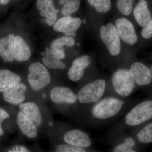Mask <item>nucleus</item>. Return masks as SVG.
Listing matches in <instances>:
<instances>
[{
  "instance_id": "obj_1",
  "label": "nucleus",
  "mask_w": 152,
  "mask_h": 152,
  "mask_svg": "<svg viewBox=\"0 0 152 152\" xmlns=\"http://www.w3.org/2000/svg\"><path fill=\"white\" fill-rule=\"evenodd\" d=\"M137 102L106 95L99 101L90 105L89 118L91 124L96 127L106 126L123 116Z\"/></svg>"
},
{
  "instance_id": "obj_2",
  "label": "nucleus",
  "mask_w": 152,
  "mask_h": 152,
  "mask_svg": "<svg viewBox=\"0 0 152 152\" xmlns=\"http://www.w3.org/2000/svg\"><path fill=\"white\" fill-rule=\"evenodd\" d=\"M152 120V95L140 102H137L129 109L122 118L110 131L113 136L132 129Z\"/></svg>"
},
{
  "instance_id": "obj_3",
  "label": "nucleus",
  "mask_w": 152,
  "mask_h": 152,
  "mask_svg": "<svg viewBox=\"0 0 152 152\" xmlns=\"http://www.w3.org/2000/svg\"><path fill=\"white\" fill-rule=\"evenodd\" d=\"M108 83L106 95H111L123 99L129 98L137 88L129 72L124 68L118 69L112 74Z\"/></svg>"
},
{
  "instance_id": "obj_4",
  "label": "nucleus",
  "mask_w": 152,
  "mask_h": 152,
  "mask_svg": "<svg viewBox=\"0 0 152 152\" xmlns=\"http://www.w3.org/2000/svg\"><path fill=\"white\" fill-rule=\"evenodd\" d=\"M108 82L106 79L99 78L85 84L79 90L77 101L82 104L90 105L96 103L106 95Z\"/></svg>"
},
{
  "instance_id": "obj_5",
  "label": "nucleus",
  "mask_w": 152,
  "mask_h": 152,
  "mask_svg": "<svg viewBox=\"0 0 152 152\" xmlns=\"http://www.w3.org/2000/svg\"><path fill=\"white\" fill-rule=\"evenodd\" d=\"M137 88H141L149 96L152 95V73L151 68L145 64L136 61L129 69Z\"/></svg>"
},
{
  "instance_id": "obj_6",
  "label": "nucleus",
  "mask_w": 152,
  "mask_h": 152,
  "mask_svg": "<svg viewBox=\"0 0 152 152\" xmlns=\"http://www.w3.org/2000/svg\"><path fill=\"white\" fill-rule=\"evenodd\" d=\"M28 71V82L33 91H40L50 84L51 80L50 75L42 63L37 62L31 64Z\"/></svg>"
},
{
  "instance_id": "obj_7",
  "label": "nucleus",
  "mask_w": 152,
  "mask_h": 152,
  "mask_svg": "<svg viewBox=\"0 0 152 152\" xmlns=\"http://www.w3.org/2000/svg\"><path fill=\"white\" fill-rule=\"evenodd\" d=\"M100 34L110 54L113 56H118L121 51V38L116 27L111 23L102 26Z\"/></svg>"
},
{
  "instance_id": "obj_8",
  "label": "nucleus",
  "mask_w": 152,
  "mask_h": 152,
  "mask_svg": "<svg viewBox=\"0 0 152 152\" xmlns=\"http://www.w3.org/2000/svg\"><path fill=\"white\" fill-rule=\"evenodd\" d=\"M111 144V151L113 152H137L141 151L142 148L132 135L124 132L110 137Z\"/></svg>"
},
{
  "instance_id": "obj_9",
  "label": "nucleus",
  "mask_w": 152,
  "mask_h": 152,
  "mask_svg": "<svg viewBox=\"0 0 152 152\" xmlns=\"http://www.w3.org/2000/svg\"><path fill=\"white\" fill-rule=\"evenodd\" d=\"M63 140L65 143L84 148L89 149L93 145L92 140L88 134L78 129L66 132Z\"/></svg>"
},
{
  "instance_id": "obj_10",
  "label": "nucleus",
  "mask_w": 152,
  "mask_h": 152,
  "mask_svg": "<svg viewBox=\"0 0 152 152\" xmlns=\"http://www.w3.org/2000/svg\"><path fill=\"white\" fill-rule=\"evenodd\" d=\"M116 26L120 37L124 42L130 45L137 43L139 38L133 24L125 18L117 19Z\"/></svg>"
},
{
  "instance_id": "obj_11",
  "label": "nucleus",
  "mask_w": 152,
  "mask_h": 152,
  "mask_svg": "<svg viewBox=\"0 0 152 152\" xmlns=\"http://www.w3.org/2000/svg\"><path fill=\"white\" fill-rule=\"evenodd\" d=\"M81 23L80 18L67 16L58 20L53 25V29L57 32L63 33L66 36L75 37L76 31Z\"/></svg>"
},
{
  "instance_id": "obj_12",
  "label": "nucleus",
  "mask_w": 152,
  "mask_h": 152,
  "mask_svg": "<svg viewBox=\"0 0 152 152\" xmlns=\"http://www.w3.org/2000/svg\"><path fill=\"white\" fill-rule=\"evenodd\" d=\"M50 96L52 102L55 103L73 104L77 101V94L67 87H54Z\"/></svg>"
},
{
  "instance_id": "obj_13",
  "label": "nucleus",
  "mask_w": 152,
  "mask_h": 152,
  "mask_svg": "<svg viewBox=\"0 0 152 152\" xmlns=\"http://www.w3.org/2000/svg\"><path fill=\"white\" fill-rule=\"evenodd\" d=\"M91 63V58L88 55L77 58L74 60L68 71V77L72 82H78L83 76L85 70Z\"/></svg>"
},
{
  "instance_id": "obj_14",
  "label": "nucleus",
  "mask_w": 152,
  "mask_h": 152,
  "mask_svg": "<svg viewBox=\"0 0 152 152\" xmlns=\"http://www.w3.org/2000/svg\"><path fill=\"white\" fill-rule=\"evenodd\" d=\"M150 0H139L133 10V15L141 28L143 27L152 18V8Z\"/></svg>"
},
{
  "instance_id": "obj_15",
  "label": "nucleus",
  "mask_w": 152,
  "mask_h": 152,
  "mask_svg": "<svg viewBox=\"0 0 152 152\" xmlns=\"http://www.w3.org/2000/svg\"><path fill=\"white\" fill-rule=\"evenodd\" d=\"M36 6L41 16L45 18L48 26H53L56 21L58 11L55 9L53 0H37Z\"/></svg>"
},
{
  "instance_id": "obj_16",
  "label": "nucleus",
  "mask_w": 152,
  "mask_h": 152,
  "mask_svg": "<svg viewBox=\"0 0 152 152\" xmlns=\"http://www.w3.org/2000/svg\"><path fill=\"white\" fill-rule=\"evenodd\" d=\"M27 87L23 83H19L7 91L3 93V99L8 103L19 104L22 103L26 99L25 93Z\"/></svg>"
},
{
  "instance_id": "obj_17",
  "label": "nucleus",
  "mask_w": 152,
  "mask_h": 152,
  "mask_svg": "<svg viewBox=\"0 0 152 152\" xmlns=\"http://www.w3.org/2000/svg\"><path fill=\"white\" fill-rule=\"evenodd\" d=\"M131 135L142 147L152 143V120L132 129Z\"/></svg>"
},
{
  "instance_id": "obj_18",
  "label": "nucleus",
  "mask_w": 152,
  "mask_h": 152,
  "mask_svg": "<svg viewBox=\"0 0 152 152\" xmlns=\"http://www.w3.org/2000/svg\"><path fill=\"white\" fill-rule=\"evenodd\" d=\"M17 123L19 129L27 137L34 139L38 135L37 127L23 112H19L17 117Z\"/></svg>"
},
{
  "instance_id": "obj_19",
  "label": "nucleus",
  "mask_w": 152,
  "mask_h": 152,
  "mask_svg": "<svg viewBox=\"0 0 152 152\" xmlns=\"http://www.w3.org/2000/svg\"><path fill=\"white\" fill-rule=\"evenodd\" d=\"M15 37L14 34H10L0 39V56L5 62H12L15 60L14 44Z\"/></svg>"
},
{
  "instance_id": "obj_20",
  "label": "nucleus",
  "mask_w": 152,
  "mask_h": 152,
  "mask_svg": "<svg viewBox=\"0 0 152 152\" xmlns=\"http://www.w3.org/2000/svg\"><path fill=\"white\" fill-rule=\"evenodd\" d=\"M75 40L73 37L66 36L56 39L51 44V50L54 54L60 60L65 58L66 55L64 47H72L75 45Z\"/></svg>"
},
{
  "instance_id": "obj_21",
  "label": "nucleus",
  "mask_w": 152,
  "mask_h": 152,
  "mask_svg": "<svg viewBox=\"0 0 152 152\" xmlns=\"http://www.w3.org/2000/svg\"><path fill=\"white\" fill-rule=\"evenodd\" d=\"M31 53L29 47L24 40L19 36H16L14 44L15 59L19 62L29 59Z\"/></svg>"
},
{
  "instance_id": "obj_22",
  "label": "nucleus",
  "mask_w": 152,
  "mask_h": 152,
  "mask_svg": "<svg viewBox=\"0 0 152 152\" xmlns=\"http://www.w3.org/2000/svg\"><path fill=\"white\" fill-rule=\"evenodd\" d=\"M21 77L17 74L7 69L0 70V92L10 89L21 81Z\"/></svg>"
},
{
  "instance_id": "obj_23",
  "label": "nucleus",
  "mask_w": 152,
  "mask_h": 152,
  "mask_svg": "<svg viewBox=\"0 0 152 152\" xmlns=\"http://www.w3.org/2000/svg\"><path fill=\"white\" fill-rule=\"evenodd\" d=\"M19 107L32 121L34 123L37 127H39L42 123V118L40 110L37 105L32 102L20 104Z\"/></svg>"
},
{
  "instance_id": "obj_24",
  "label": "nucleus",
  "mask_w": 152,
  "mask_h": 152,
  "mask_svg": "<svg viewBox=\"0 0 152 152\" xmlns=\"http://www.w3.org/2000/svg\"><path fill=\"white\" fill-rule=\"evenodd\" d=\"M61 60L56 56L51 49L47 48L42 62L44 65L50 69H64L66 67L65 64Z\"/></svg>"
},
{
  "instance_id": "obj_25",
  "label": "nucleus",
  "mask_w": 152,
  "mask_h": 152,
  "mask_svg": "<svg viewBox=\"0 0 152 152\" xmlns=\"http://www.w3.org/2000/svg\"><path fill=\"white\" fill-rule=\"evenodd\" d=\"M88 1L99 13L107 12L111 9V0H88Z\"/></svg>"
},
{
  "instance_id": "obj_26",
  "label": "nucleus",
  "mask_w": 152,
  "mask_h": 152,
  "mask_svg": "<svg viewBox=\"0 0 152 152\" xmlns=\"http://www.w3.org/2000/svg\"><path fill=\"white\" fill-rule=\"evenodd\" d=\"M80 0H70L64 5L61 12L65 16H70L76 12L80 6Z\"/></svg>"
},
{
  "instance_id": "obj_27",
  "label": "nucleus",
  "mask_w": 152,
  "mask_h": 152,
  "mask_svg": "<svg viewBox=\"0 0 152 152\" xmlns=\"http://www.w3.org/2000/svg\"><path fill=\"white\" fill-rule=\"evenodd\" d=\"M133 2L134 0H118L117 9L124 15H129L132 11Z\"/></svg>"
},
{
  "instance_id": "obj_28",
  "label": "nucleus",
  "mask_w": 152,
  "mask_h": 152,
  "mask_svg": "<svg viewBox=\"0 0 152 152\" xmlns=\"http://www.w3.org/2000/svg\"><path fill=\"white\" fill-rule=\"evenodd\" d=\"M89 149L75 146L68 144H61L55 150L56 152H86L89 151Z\"/></svg>"
},
{
  "instance_id": "obj_29",
  "label": "nucleus",
  "mask_w": 152,
  "mask_h": 152,
  "mask_svg": "<svg viewBox=\"0 0 152 152\" xmlns=\"http://www.w3.org/2000/svg\"><path fill=\"white\" fill-rule=\"evenodd\" d=\"M142 39L145 42L152 40V18L141 30Z\"/></svg>"
},
{
  "instance_id": "obj_30",
  "label": "nucleus",
  "mask_w": 152,
  "mask_h": 152,
  "mask_svg": "<svg viewBox=\"0 0 152 152\" xmlns=\"http://www.w3.org/2000/svg\"><path fill=\"white\" fill-rule=\"evenodd\" d=\"M10 117L8 113L6 111L0 108V136H2L4 132L1 127V124L3 121Z\"/></svg>"
},
{
  "instance_id": "obj_31",
  "label": "nucleus",
  "mask_w": 152,
  "mask_h": 152,
  "mask_svg": "<svg viewBox=\"0 0 152 152\" xmlns=\"http://www.w3.org/2000/svg\"><path fill=\"white\" fill-rule=\"evenodd\" d=\"M10 152H28V150L24 147L17 146L14 147Z\"/></svg>"
},
{
  "instance_id": "obj_32",
  "label": "nucleus",
  "mask_w": 152,
  "mask_h": 152,
  "mask_svg": "<svg viewBox=\"0 0 152 152\" xmlns=\"http://www.w3.org/2000/svg\"><path fill=\"white\" fill-rule=\"evenodd\" d=\"M10 0H0V4L3 5L7 4H8Z\"/></svg>"
},
{
  "instance_id": "obj_33",
  "label": "nucleus",
  "mask_w": 152,
  "mask_h": 152,
  "mask_svg": "<svg viewBox=\"0 0 152 152\" xmlns=\"http://www.w3.org/2000/svg\"><path fill=\"white\" fill-rule=\"evenodd\" d=\"M151 71H152V65L151 66Z\"/></svg>"
},
{
  "instance_id": "obj_34",
  "label": "nucleus",
  "mask_w": 152,
  "mask_h": 152,
  "mask_svg": "<svg viewBox=\"0 0 152 152\" xmlns=\"http://www.w3.org/2000/svg\"><path fill=\"white\" fill-rule=\"evenodd\" d=\"M62 1H65V0H62Z\"/></svg>"
}]
</instances>
